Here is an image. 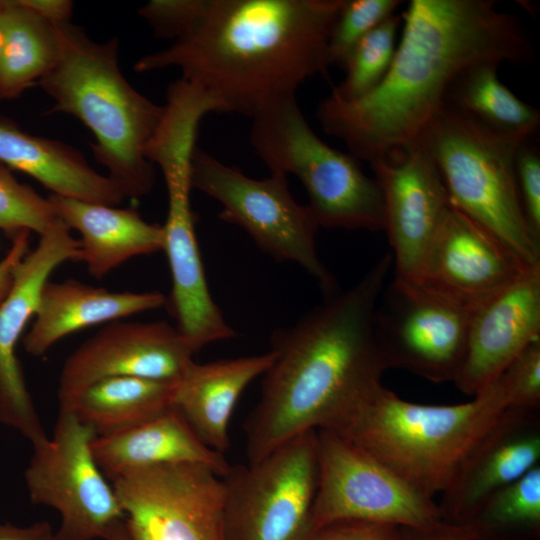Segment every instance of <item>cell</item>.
Listing matches in <instances>:
<instances>
[{
	"label": "cell",
	"instance_id": "obj_1",
	"mask_svg": "<svg viewBox=\"0 0 540 540\" xmlns=\"http://www.w3.org/2000/svg\"><path fill=\"white\" fill-rule=\"evenodd\" d=\"M401 18V39L381 83L350 101L329 94L316 110L324 132L369 163L415 145L470 66L533 56L520 20L495 1L411 0Z\"/></svg>",
	"mask_w": 540,
	"mask_h": 540
},
{
	"label": "cell",
	"instance_id": "obj_2",
	"mask_svg": "<svg viewBox=\"0 0 540 540\" xmlns=\"http://www.w3.org/2000/svg\"><path fill=\"white\" fill-rule=\"evenodd\" d=\"M392 264L391 254L382 256L349 289L272 333L274 358L244 423L248 462L302 433L331 428L381 384L386 368L374 313Z\"/></svg>",
	"mask_w": 540,
	"mask_h": 540
},
{
	"label": "cell",
	"instance_id": "obj_3",
	"mask_svg": "<svg viewBox=\"0 0 540 540\" xmlns=\"http://www.w3.org/2000/svg\"><path fill=\"white\" fill-rule=\"evenodd\" d=\"M344 2L204 0L186 31L134 70L177 68L221 112L252 119L313 76L328 79V40Z\"/></svg>",
	"mask_w": 540,
	"mask_h": 540
},
{
	"label": "cell",
	"instance_id": "obj_4",
	"mask_svg": "<svg viewBox=\"0 0 540 540\" xmlns=\"http://www.w3.org/2000/svg\"><path fill=\"white\" fill-rule=\"evenodd\" d=\"M59 39L54 66L37 83L54 101L50 110L74 116L93 134L95 159L126 199L146 196L155 183L145 148L164 112L122 74L118 39L92 40L69 21L53 23Z\"/></svg>",
	"mask_w": 540,
	"mask_h": 540
},
{
	"label": "cell",
	"instance_id": "obj_5",
	"mask_svg": "<svg viewBox=\"0 0 540 540\" xmlns=\"http://www.w3.org/2000/svg\"><path fill=\"white\" fill-rule=\"evenodd\" d=\"M506 408L496 380L472 400L453 405L406 401L381 383L327 430L435 499L469 447Z\"/></svg>",
	"mask_w": 540,
	"mask_h": 540
},
{
	"label": "cell",
	"instance_id": "obj_6",
	"mask_svg": "<svg viewBox=\"0 0 540 540\" xmlns=\"http://www.w3.org/2000/svg\"><path fill=\"white\" fill-rule=\"evenodd\" d=\"M415 145L435 163L454 208L526 265L540 264V246L528 231L517 186L515 159L521 144L443 107Z\"/></svg>",
	"mask_w": 540,
	"mask_h": 540
},
{
	"label": "cell",
	"instance_id": "obj_7",
	"mask_svg": "<svg viewBox=\"0 0 540 540\" xmlns=\"http://www.w3.org/2000/svg\"><path fill=\"white\" fill-rule=\"evenodd\" d=\"M250 144L271 173L294 175L304 186L319 227L384 230L381 190L359 160L322 141L296 95L282 98L252 119Z\"/></svg>",
	"mask_w": 540,
	"mask_h": 540
},
{
	"label": "cell",
	"instance_id": "obj_8",
	"mask_svg": "<svg viewBox=\"0 0 540 540\" xmlns=\"http://www.w3.org/2000/svg\"><path fill=\"white\" fill-rule=\"evenodd\" d=\"M191 182L222 206L219 217L223 221L246 231L264 253L304 269L318 283L324 298L340 291L318 257L315 237L319 225L309 207L293 198L287 176L270 173L266 178H252L196 147Z\"/></svg>",
	"mask_w": 540,
	"mask_h": 540
},
{
	"label": "cell",
	"instance_id": "obj_9",
	"mask_svg": "<svg viewBox=\"0 0 540 540\" xmlns=\"http://www.w3.org/2000/svg\"><path fill=\"white\" fill-rule=\"evenodd\" d=\"M225 487L226 540H314L318 484L317 430L265 457L230 467Z\"/></svg>",
	"mask_w": 540,
	"mask_h": 540
},
{
	"label": "cell",
	"instance_id": "obj_10",
	"mask_svg": "<svg viewBox=\"0 0 540 540\" xmlns=\"http://www.w3.org/2000/svg\"><path fill=\"white\" fill-rule=\"evenodd\" d=\"M96 436L73 412L59 408L52 438L33 447L26 487L33 504L59 513L56 540H106L124 522L113 485L91 449Z\"/></svg>",
	"mask_w": 540,
	"mask_h": 540
},
{
	"label": "cell",
	"instance_id": "obj_11",
	"mask_svg": "<svg viewBox=\"0 0 540 540\" xmlns=\"http://www.w3.org/2000/svg\"><path fill=\"white\" fill-rule=\"evenodd\" d=\"M317 444L318 484L312 511L316 531L340 520L417 529L443 521L435 499L414 491L338 434L317 430Z\"/></svg>",
	"mask_w": 540,
	"mask_h": 540
},
{
	"label": "cell",
	"instance_id": "obj_12",
	"mask_svg": "<svg viewBox=\"0 0 540 540\" xmlns=\"http://www.w3.org/2000/svg\"><path fill=\"white\" fill-rule=\"evenodd\" d=\"M111 483L128 540H226L224 482L206 465H155Z\"/></svg>",
	"mask_w": 540,
	"mask_h": 540
},
{
	"label": "cell",
	"instance_id": "obj_13",
	"mask_svg": "<svg viewBox=\"0 0 540 540\" xmlns=\"http://www.w3.org/2000/svg\"><path fill=\"white\" fill-rule=\"evenodd\" d=\"M470 310L394 275L374 313L377 346L387 369L433 383L454 382L466 352Z\"/></svg>",
	"mask_w": 540,
	"mask_h": 540
},
{
	"label": "cell",
	"instance_id": "obj_14",
	"mask_svg": "<svg viewBox=\"0 0 540 540\" xmlns=\"http://www.w3.org/2000/svg\"><path fill=\"white\" fill-rule=\"evenodd\" d=\"M68 261H80V245L58 219L16 266L11 287L0 302V423L18 431L33 447L49 437L26 386L16 346L50 275Z\"/></svg>",
	"mask_w": 540,
	"mask_h": 540
},
{
	"label": "cell",
	"instance_id": "obj_15",
	"mask_svg": "<svg viewBox=\"0 0 540 540\" xmlns=\"http://www.w3.org/2000/svg\"><path fill=\"white\" fill-rule=\"evenodd\" d=\"M198 350L166 321H114L85 340L65 360L58 400L113 376L177 381Z\"/></svg>",
	"mask_w": 540,
	"mask_h": 540
},
{
	"label": "cell",
	"instance_id": "obj_16",
	"mask_svg": "<svg viewBox=\"0 0 540 540\" xmlns=\"http://www.w3.org/2000/svg\"><path fill=\"white\" fill-rule=\"evenodd\" d=\"M530 267L494 234L450 204L416 282L473 311Z\"/></svg>",
	"mask_w": 540,
	"mask_h": 540
},
{
	"label": "cell",
	"instance_id": "obj_17",
	"mask_svg": "<svg viewBox=\"0 0 540 540\" xmlns=\"http://www.w3.org/2000/svg\"><path fill=\"white\" fill-rule=\"evenodd\" d=\"M382 194L384 230L398 277L416 282L450 201L439 171L419 145L370 163Z\"/></svg>",
	"mask_w": 540,
	"mask_h": 540
},
{
	"label": "cell",
	"instance_id": "obj_18",
	"mask_svg": "<svg viewBox=\"0 0 540 540\" xmlns=\"http://www.w3.org/2000/svg\"><path fill=\"white\" fill-rule=\"evenodd\" d=\"M540 465V409L507 407L469 447L438 503L444 521L466 524L492 493Z\"/></svg>",
	"mask_w": 540,
	"mask_h": 540
},
{
	"label": "cell",
	"instance_id": "obj_19",
	"mask_svg": "<svg viewBox=\"0 0 540 540\" xmlns=\"http://www.w3.org/2000/svg\"><path fill=\"white\" fill-rule=\"evenodd\" d=\"M538 338L540 264L471 312L464 360L453 383L466 395L479 394Z\"/></svg>",
	"mask_w": 540,
	"mask_h": 540
},
{
	"label": "cell",
	"instance_id": "obj_20",
	"mask_svg": "<svg viewBox=\"0 0 540 540\" xmlns=\"http://www.w3.org/2000/svg\"><path fill=\"white\" fill-rule=\"evenodd\" d=\"M163 228V251L172 279L166 305L176 328L198 351L207 344L233 338L236 332L225 320L208 288L190 195H168Z\"/></svg>",
	"mask_w": 540,
	"mask_h": 540
},
{
	"label": "cell",
	"instance_id": "obj_21",
	"mask_svg": "<svg viewBox=\"0 0 540 540\" xmlns=\"http://www.w3.org/2000/svg\"><path fill=\"white\" fill-rule=\"evenodd\" d=\"M166 301L159 291H111L74 279L48 280L34 321L23 336V347L28 354L40 357L74 332L159 309Z\"/></svg>",
	"mask_w": 540,
	"mask_h": 540
},
{
	"label": "cell",
	"instance_id": "obj_22",
	"mask_svg": "<svg viewBox=\"0 0 540 540\" xmlns=\"http://www.w3.org/2000/svg\"><path fill=\"white\" fill-rule=\"evenodd\" d=\"M91 449L110 481L132 470L162 464H203L221 477L231 467L224 454L202 442L174 405L129 429L96 436Z\"/></svg>",
	"mask_w": 540,
	"mask_h": 540
},
{
	"label": "cell",
	"instance_id": "obj_23",
	"mask_svg": "<svg viewBox=\"0 0 540 540\" xmlns=\"http://www.w3.org/2000/svg\"><path fill=\"white\" fill-rule=\"evenodd\" d=\"M58 218L80 239V261L96 279L131 258L163 250V225L143 219L134 208H119L50 194Z\"/></svg>",
	"mask_w": 540,
	"mask_h": 540
},
{
	"label": "cell",
	"instance_id": "obj_24",
	"mask_svg": "<svg viewBox=\"0 0 540 540\" xmlns=\"http://www.w3.org/2000/svg\"><path fill=\"white\" fill-rule=\"evenodd\" d=\"M274 355L193 361L178 380L173 405L209 448L224 454L230 448L229 424L244 389L270 367Z\"/></svg>",
	"mask_w": 540,
	"mask_h": 540
},
{
	"label": "cell",
	"instance_id": "obj_25",
	"mask_svg": "<svg viewBox=\"0 0 540 540\" xmlns=\"http://www.w3.org/2000/svg\"><path fill=\"white\" fill-rule=\"evenodd\" d=\"M0 163L25 173L51 194L118 206L125 199L120 188L94 170L72 146L23 131L0 117Z\"/></svg>",
	"mask_w": 540,
	"mask_h": 540
},
{
	"label": "cell",
	"instance_id": "obj_26",
	"mask_svg": "<svg viewBox=\"0 0 540 540\" xmlns=\"http://www.w3.org/2000/svg\"><path fill=\"white\" fill-rule=\"evenodd\" d=\"M177 381L135 376L98 380L59 401L97 436L109 435L148 421L173 406Z\"/></svg>",
	"mask_w": 540,
	"mask_h": 540
},
{
	"label": "cell",
	"instance_id": "obj_27",
	"mask_svg": "<svg viewBox=\"0 0 540 540\" xmlns=\"http://www.w3.org/2000/svg\"><path fill=\"white\" fill-rule=\"evenodd\" d=\"M499 66L482 62L464 70L450 86L443 107L522 144L529 141L539 127L540 112L500 81Z\"/></svg>",
	"mask_w": 540,
	"mask_h": 540
},
{
	"label": "cell",
	"instance_id": "obj_28",
	"mask_svg": "<svg viewBox=\"0 0 540 540\" xmlns=\"http://www.w3.org/2000/svg\"><path fill=\"white\" fill-rule=\"evenodd\" d=\"M0 101L18 98L46 75L59 56L55 26L21 0H3Z\"/></svg>",
	"mask_w": 540,
	"mask_h": 540
},
{
	"label": "cell",
	"instance_id": "obj_29",
	"mask_svg": "<svg viewBox=\"0 0 540 540\" xmlns=\"http://www.w3.org/2000/svg\"><path fill=\"white\" fill-rule=\"evenodd\" d=\"M478 540H531L540 536V465L492 493L468 522Z\"/></svg>",
	"mask_w": 540,
	"mask_h": 540
},
{
	"label": "cell",
	"instance_id": "obj_30",
	"mask_svg": "<svg viewBox=\"0 0 540 540\" xmlns=\"http://www.w3.org/2000/svg\"><path fill=\"white\" fill-rule=\"evenodd\" d=\"M401 22V16L394 14L360 40L343 68L344 79L333 86L331 95L350 101L364 96L381 83L395 55Z\"/></svg>",
	"mask_w": 540,
	"mask_h": 540
},
{
	"label": "cell",
	"instance_id": "obj_31",
	"mask_svg": "<svg viewBox=\"0 0 540 540\" xmlns=\"http://www.w3.org/2000/svg\"><path fill=\"white\" fill-rule=\"evenodd\" d=\"M49 200L30 186L20 183L12 170L0 163V229L13 237L21 231L40 236L57 220Z\"/></svg>",
	"mask_w": 540,
	"mask_h": 540
},
{
	"label": "cell",
	"instance_id": "obj_32",
	"mask_svg": "<svg viewBox=\"0 0 540 540\" xmlns=\"http://www.w3.org/2000/svg\"><path fill=\"white\" fill-rule=\"evenodd\" d=\"M401 3L399 0H345L328 40L329 65L343 69L360 40L394 15Z\"/></svg>",
	"mask_w": 540,
	"mask_h": 540
},
{
	"label": "cell",
	"instance_id": "obj_33",
	"mask_svg": "<svg viewBox=\"0 0 540 540\" xmlns=\"http://www.w3.org/2000/svg\"><path fill=\"white\" fill-rule=\"evenodd\" d=\"M496 381L507 407L540 409V338L522 350Z\"/></svg>",
	"mask_w": 540,
	"mask_h": 540
},
{
	"label": "cell",
	"instance_id": "obj_34",
	"mask_svg": "<svg viewBox=\"0 0 540 540\" xmlns=\"http://www.w3.org/2000/svg\"><path fill=\"white\" fill-rule=\"evenodd\" d=\"M520 203L528 231L540 246V155L529 144H521L515 159Z\"/></svg>",
	"mask_w": 540,
	"mask_h": 540
},
{
	"label": "cell",
	"instance_id": "obj_35",
	"mask_svg": "<svg viewBox=\"0 0 540 540\" xmlns=\"http://www.w3.org/2000/svg\"><path fill=\"white\" fill-rule=\"evenodd\" d=\"M204 0H151L138 13L154 35L176 40L191 25Z\"/></svg>",
	"mask_w": 540,
	"mask_h": 540
},
{
	"label": "cell",
	"instance_id": "obj_36",
	"mask_svg": "<svg viewBox=\"0 0 540 540\" xmlns=\"http://www.w3.org/2000/svg\"><path fill=\"white\" fill-rule=\"evenodd\" d=\"M400 528L362 520H340L320 528L314 540H398Z\"/></svg>",
	"mask_w": 540,
	"mask_h": 540
},
{
	"label": "cell",
	"instance_id": "obj_37",
	"mask_svg": "<svg viewBox=\"0 0 540 540\" xmlns=\"http://www.w3.org/2000/svg\"><path fill=\"white\" fill-rule=\"evenodd\" d=\"M398 540H478V538L470 524H454L443 520L429 528L401 527Z\"/></svg>",
	"mask_w": 540,
	"mask_h": 540
},
{
	"label": "cell",
	"instance_id": "obj_38",
	"mask_svg": "<svg viewBox=\"0 0 540 540\" xmlns=\"http://www.w3.org/2000/svg\"><path fill=\"white\" fill-rule=\"evenodd\" d=\"M29 231H21L12 238V244L0 261V302L8 293L16 266L29 252Z\"/></svg>",
	"mask_w": 540,
	"mask_h": 540
},
{
	"label": "cell",
	"instance_id": "obj_39",
	"mask_svg": "<svg viewBox=\"0 0 540 540\" xmlns=\"http://www.w3.org/2000/svg\"><path fill=\"white\" fill-rule=\"evenodd\" d=\"M0 540H56L55 532L47 521L35 522L30 526H15L0 523Z\"/></svg>",
	"mask_w": 540,
	"mask_h": 540
},
{
	"label": "cell",
	"instance_id": "obj_40",
	"mask_svg": "<svg viewBox=\"0 0 540 540\" xmlns=\"http://www.w3.org/2000/svg\"><path fill=\"white\" fill-rule=\"evenodd\" d=\"M29 9L51 23L69 21L73 3L69 0H21Z\"/></svg>",
	"mask_w": 540,
	"mask_h": 540
},
{
	"label": "cell",
	"instance_id": "obj_41",
	"mask_svg": "<svg viewBox=\"0 0 540 540\" xmlns=\"http://www.w3.org/2000/svg\"><path fill=\"white\" fill-rule=\"evenodd\" d=\"M107 540H128L126 530L124 523L120 524L118 527H116Z\"/></svg>",
	"mask_w": 540,
	"mask_h": 540
},
{
	"label": "cell",
	"instance_id": "obj_42",
	"mask_svg": "<svg viewBox=\"0 0 540 540\" xmlns=\"http://www.w3.org/2000/svg\"><path fill=\"white\" fill-rule=\"evenodd\" d=\"M4 42V6L3 0H0V64Z\"/></svg>",
	"mask_w": 540,
	"mask_h": 540
}]
</instances>
